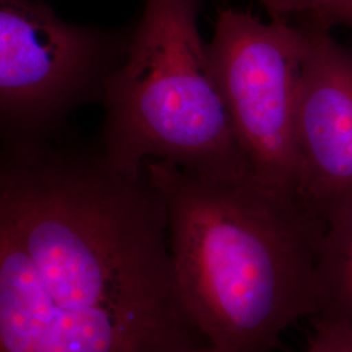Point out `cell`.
I'll return each mask as SVG.
<instances>
[{
	"label": "cell",
	"mask_w": 352,
	"mask_h": 352,
	"mask_svg": "<svg viewBox=\"0 0 352 352\" xmlns=\"http://www.w3.org/2000/svg\"><path fill=\"white\" fill-rule=\"evenodd\" d=\"M50 138L4 141L0 219L37 266L55 315L190 320L176 287L167 209L146 166Z\"/></svg>",
	"instance_id": "1"
},
{
	"label": "cell",
	"mask_w": 352,
	"mask_h": 352,
	"mask_svg": "<svg viewBox=\"0 0 352 352\" xmlns=\"http://www.w3.org/2000/svg\"><path fill=\"white\" fill-rule=\"evenodd\" d=\"M146 170L164 196L176 287L192 324L222 352H273L320 314L324 226L302 199L253 175L212 180L161 160Z\"/></svg>",
	"instance_id": "2"
},
{
	"label": "cell",
	"mask_w": 352,
	"mask_h": 352,
	"mask_svg": "<svg viewBox=\"0 0 352 352\" xmlns=\"http://www.w3.org/2000/svg\"><path fill=\"white\" fill-rule=\"evenodd\" d=\"M205 0H146L126 58L103 91L101 149L140 174L151 158L192 175H252L199 33Z\"/></svg>",
	"instance_id": "3"
},
{
	"label": "cell",
	"mask_w": 352,
	"mask_h": 352,
	"mask_svg": "<svg viewBox=\"0 0 352 352\" xmlns=\"http://www.w3.org/2000/svg\"><path fill=\"white\" fill-rule=\"evenodd\" d=\"M131 36L74 25L38 0H0L4 141L56 135L76 107L101 100Z\"/></svg>",
	"instance_id": "4"
},
{
	"label": "cell",
	"mask_w": 352,
	"mask_h": 352,
	"mask_svg": "<svg viewBox=\"0 0 352 352\" xmlns=\"http://www.w3.org/2000/svg\"><path fill=\"white\" fill-rule=\"evenodd\" d=\"M206 49L252 175L299 196L295 116L304 26L289 17L264 23L248 11L223 8Z\"/></svg>",
	"instance_id": "5"
},
{
	"label": "cell",
	"mask_w": 352,
	"mask_h": 352,
	"mask_svg": "<svg viewBox=\"0 0 352 352\" xmlns=\"http://www.w3.org/2000/svg\"><path fill=\"white\" fill-rule=\"evenodd\" d=\"M304 30L295 116L298 193L324 226L352 202V50L315 21Z\"/></svg>",
	"instance_id": "6"
},
{
	"label": "cell",
	"mask_w": 352,
	"mask_h": 352,
	"mask_svg": "<svg viewBox=\"0 0 352 352\" xmlns=\"http://www.w3.org/2000/svg\"><path fill=\"white\" fill-rule=\"evenodd\" d=\"M54 304L32 256L0 219V352H41Z\"/></svg>",
	"instance_id": "7"
},
{
	"label": "cell",
	"mask_w": 352,
	"mask_h": 352,
	"mask_svg": "<svg viewBox=\"0 0 352 352\" xmlns=\"http://www.w3.org/2000/svg\"><path fill=\"white\" fill-rule=\"evenodd\" d=\"M317 285L318 315L352 322V202L324 225L317 256Z\"/></svg>",
	"instance_id": "8"
},
{
	"label": "cell",
	"mask_w": 352,
	"mask_h": 352,
	"mask_svg": "<svg viewBox=\"0 0 352 352\" xmlns=\"http://www.w3.org/2000/svg\"><path fill=\"white\" fill-rule=\"evenodd\" d=\"M305 352H352V322L331 316H316Z\"/></svg>",
	"instance_id": "9"
},
{
	"label": "cell",
	"mask_w": 352,
	"mask_h": 352,
	"mask_svg": "<svg viewBox=\"0 0 352 352\" xmlns=\"http://www.w3.org/2000/svg\"><path fill=\"white\" fill-rule=\"evenodd\" d=\"M309 16L315 23L329 29L336 24L352 29V0H331Z\"/></svg>",
	"instance_id": "10"
},
{
	"label": "cell",
	"mask_w": 352,
	"mask_h": 352,
	"mask_svg": "<svg viewBox=\"0 0 352 352\" xmlns=\"http://www.w3.org/2000/svg\"><path fill=\"white\" fill-rule=\"evenodd\" d=\"M272 17L311 14L331 0H257Z\"/></svg>",
	"instance_id": "11"
},
{
	"label": "cell",
	"mask_w": 352,
	"mask_h": 352,
	"mask_svg": "<svg viewBox=\"0 0 352 352\" xmlns=\"http://www.w3.org/2000/svg\"><path fill=\"white\" fill-rule=\"evenodd\" d=\"M182 352H222L219 351L218 349H215L212 344H205V346H200V347H195V349H189L186 351Z\"/></svg>",
	"instance_id": "12"
}]
</instances>
